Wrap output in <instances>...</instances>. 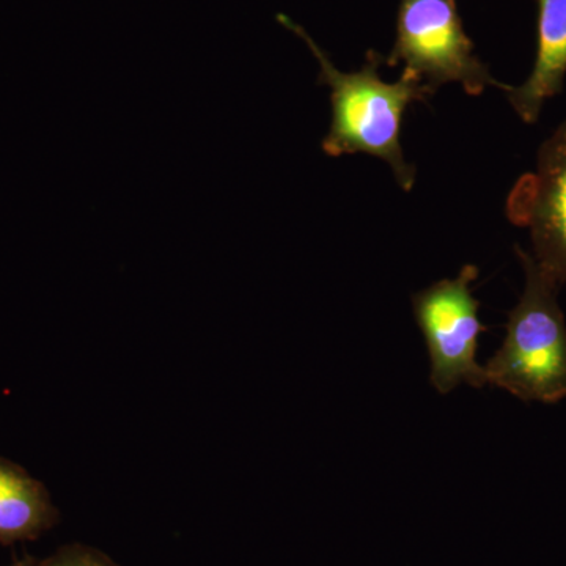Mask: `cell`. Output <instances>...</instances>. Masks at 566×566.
Masks as SVG:
<instances>
[{"label":"cell","mask_w":566,"mask_h":566,"mask_svg":"<svg viewBox=\"0 0 566 566\" xmlns=\"http://www.w3.org/2000/svg\"><path fill=\"white\" fill-rule=\"evenodd\" d=\"M57 521L50 491L24 468L0 457V542L36 538Z\"/></svg>","instance_id":"obj_7"},{"label":"cell","mask_w":566,"mask_h":566,"mask_svg":"<svg viewBox=\"0 0 566 566\" xmlns=\"http://www.w3.org/2000/svg\"><path fill=\"white\" fill-rule=\"evenodd\" d=\"M509 216L531 232L535 262L566 285V120L543 142L535 174L510 197Z\"/></svg>","instance_id":"obj_5"},{"label":"cell","mask_w":566,"mask_h":566,"mask_svg":"<svg viewBox=\"0 0 566 566\" xmlns=\"http://www.w3.org/2000/svg\"><path fill=\"white\" fill-rule=\"evenodd\" d=\"M33 566H118L102 551L84 545H70Z\"/></svg>","instance_id":"obj_8"},{"label":"cell","mask_w":566,"mask_h":566,"mask_svg":"<svg viewBox=\"0 0 566 566\" xmlns=\"http://www.w3.org/2000/svg\"><path fill=\"white\" fill-rule=\"evenodd\" d=\"M386 63H405L406 73L434 91L449 82H458L474 96L482 95L488 87L504 92L510 87L495 81L485 63L476 57L455 0H400L397 39Z\"/></svg>","instance_id":"obj_3"},{"label":"cell","mask_w":566,"mask_h":566,"mask_svg":"<svg viewBox=\"0 0 566 566\" xmlns=\"http://www.w3.org/2000/svg\"><path fill=\"white\" fill-rule=\"evenodd\" d=\"M35 564H25V562H22V564L11 565V566H33Z\"/></svg>","instance_id":"obj_9"},{"label":"cell","mask_w":566,"mask_h":566,"mask_svg":"<svg viewBox=\"0 0 566 566\" xmlns=\"http://www.w3.org/2000/svg\"><path fill=\"white\" fill-rule=\"evenodd\" d=\"M523 264V294L510 311L501 348L485 365L488 385L526 403L554 405L566 398V322L558 304L560 283L516 245Z\"/></svg>","instance_id":"obj_2"},{"label":"cell","mask_w":566,"mask_h":566,"mask_svg":"<svg viewBox=\"0 0 566 566\" xmlns=\"http://www.w3.org/2000/svg\"><path fill=\"white\" fill-rule=\"evenodd\" d=\"M279 21L305 41L319 63V84L331 88L333 122L324 137L323 151L334 158L365 153L382 159L392 169L398 186L411 191L417 170L406 161L401 148V120L409 104L427 102L434 88L406 71L397 82L382 81L379 69L386 59L375 51L368 52L363 69L345 73L301 25L282 14Z\"/></svg>","instance_id":"obj_1"},{"label":"cell","mask_w":566,"mask_h":566,"mask_svg":"<svg viewBox=\"0 0 566 566\" xmlns=\"http://www.w3.org/2000/svg\"><path fill=\"white\" fill-rule=\"evenodd\" d=\"M538 2V41L534 69L523 84L509 87L506 99L517 117L535 125L546 103L564 88L566 77V0Z\"/></svg>","instance_id":"obj_6"},{"label":"cell","mask_w":566,"mask_h":566,"mask_svg":"<svg viewBox=\"0 0 566 566\" xmlns=\"http://www.w3.org/2000/svg\"><path fill=\"white\" fill-rule=\"evenodd\" d=\"M476 275V266L465 264L455 279H442L412 296L430 356V381L442 395L460 385L475 389L488 385L485 367L475 357L480 334L488 331L479 318L480 303L472 296Z\"/></svg>","instance_id":"obj_4"}]
</instances>
